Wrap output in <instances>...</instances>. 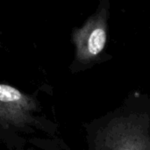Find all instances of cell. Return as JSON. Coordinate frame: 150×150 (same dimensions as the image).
I'll return each instance as SVG.
<instances>
[{"instance_id": "6da1fadb", "label": "cell", "mask_w": 150, "mask_h": 150, "mask_svg": "<svg viewBox=\"0 0 150 150\" xmlns=\"http://www.w3.org/2000/svg\"><path fill=\"white\" fill-rule=\"evenodd\" d=\"M87 150H150V92H133L85 123Z\"/></svg>"}, {"instance_id": "7a4b0ae2", "label": "cell", "mask_w": 150, "mask_h": 150, "mask_svg": "<svg viewBox=\"0 0 150 150\" xmlns=\"http://www.w3.org/2000/svg\"><path fill=\"white\" fill-rule=\"evenodd\" d=\"M110 16V1L100 0L84 23L73 28L71 42L75 47V55L69 68L73 74L89 70L112 58L106 52Z\"/></svg>"}, {"instance_id": "3957f363", "label": "cell", "mask_w": 150, "mask_h": 150, "mask_svg": "<svg viewBox=\"0 0 150 150\" xmlns=\"http://www.w3.org/2000/svg\"><path fill=\"white\" fill-rule=\"evenodd\" d=\"M37 104L19 90L0 83V126L23 130L34 122Z\"/></svg>"}, {"instance_id": "277c9868", "label": "cell", "mask_w": 150, "mask_h": 150, "mask_svg": "<svg viewBox=\"0 0 150 150\" xmlns=\"http://www.w3.org/2000/svg\"><path fill=\"white\" fill-rule=\"evenodd\" d=\"M149 31H150V27H149Z\"/></svg>"}]
</instances>
